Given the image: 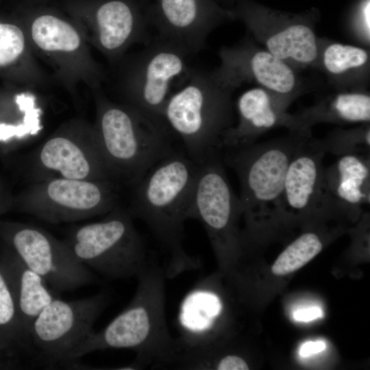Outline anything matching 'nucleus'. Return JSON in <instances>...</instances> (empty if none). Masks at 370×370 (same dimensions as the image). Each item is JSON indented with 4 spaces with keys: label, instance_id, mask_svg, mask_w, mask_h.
<instances>
[{
    "label": "nucleus",
    "instance_id": "1",
    "mask_svg": "<svg viewBox=\"0 0 370 370\" xmlns=\"http://www.w3.org/2000/svg\"><path fill=\"white\" fill-rule=\"evenodd\" d=\"M186 153L172 151L157 162L134 186L130 208L149 227L166 254V278L201 267L184 249V223L199 169Z\"/></svg>",
    "mask_w": 370,
    "mask_h": 370
},
{
    "label": "nucleus",
    "instance_id": "2",
    "mask_svg": "<svg viewBox=\"0 0 370 370\" xmlns=\"http://www.w3.org/2000/svg\"><path fill=\"white\" fill-rule=\"evenodd\" d=\"M164 268L151 260L138 276L130 304L104 329L82 341L62 363L66 365L83 356L106 349H129L143 367H168L175 349V338L169 330L165 313Z\"/></svg>",
    "mask_w": 370,
    "mask_h": 370
},
{
    "label": "nucleus",
    "instance_id": "3",
    "mask_svg": "<svg viewBox=\"0 0 370 370\" xmlns=\"http://www.w3.org/2000/svg\"><path fill=\"white\" fill-rule=\"evenodd\" d=\"M91 92L96 109L92 124L105 162L115 181L134 186L173 151L171 131L131 107L112 101L102 88Z\"/></svg>",
    "mask_w": 370,
    "mask_h": 370
},
{
    "label": "nucleus",
    "instance_id": "4",
    "mask_svg": "<svg viewBox=\"0 0 370 370\" xmlns=\"http://www.w3.org/2000/svg\"><path fill=\"white\" fill-rule=\"evenodd\" d=\"M234 90L215 69H191L185 82L167 101L164 121L196 162L201 164L221 151L222 136L234 124Z\"/></svg>",
    "mask_w": 370,
    "mask_h": 370
},
{
    "label": "nucleus",
    "instance_id": "5",
    "mask_svg": "<svg viewBox=\"0 0 370 370\" xmlns=\"http://www.w3.org/2000/svg\"><path fill=\"white\" fill-rule=\"evenodd\" d=\"M312 130L288 131L264 142L223 148L224 164L236 173L240 200L251 231L270 225L283 217V192L290 161Z\"/></svg>",
    "mask_w": 370,
    "mask_h": 370
},
{
    "label": "nucleus",
    "instance_id": "6",
    "mask_svg": "<svg viewBox=\"0 0 370 370\" xmlns=\"http://www.w3.org/2000/svg\"><path fill=\"white\" fill-rule=\"evenodd\" d=\"M25 26L33 52L51 69L53 78L75 100L79 86L91 92L107 79L103 66L75 21L66 13L44 4L22 3L16 10Z\"/></svg>",
    "mask_w": 370,
    "mask_h": 370
},
{
    "label": "nucleus",
    "instance_id": "7",
    "mask_svg": "<svg viewBox=\"0 0 370 370\" xmlns=\"http://www.w3.org/2000/svg\"><path fill=\"white\" fill-rule=\"evenodd\" d=\"M190 56L182 47L159 37L136 54L124 56L115 64L119 69L116 87L120 102L169 130L164 110L175 85L184 83L192 69Z\"/></svg>",
    "mask_w": 370,
    "mask_h": 370
},
{
    "label": "nucleus",
    "instance_id": "8",
    "mask_svg": "<svg viewBox=\"0 0 370 370\" xmlns=\"http://www.w3.org/2000/svg\"><path fill=\"white\" fill-rule=\"evenodd\" d=\"M132 218L117 206L100 221L73 227L63 241L79 262L108 278L137 277L151 259Z\"/></svg>",
    "mask_w": 370,
    "mask_h": 370
},
{
    "label": "nucleus",
    "instance_id": "9",
    "mask_svg": "<svg viewBox=\"0 0 370 370\" xmlns=\"http://www.w3.org/2000/svg\"><path fill=\"white\" fill-rule=\"evenodd\" d=\"M64 12L88 45L112 64L132 45L147 41L146 3L139 0H64Z\"/></svg>",
    "mask_w": 370,
    "mask_h": 370
},
{
    "label": "nucleus",
    "instance_id": "10",
    "mask_svg": "<svg viewBox=\"0 0 370 370\" xmlns=\"http://www.w3.org/2000/svg\"><path fill=\"white\" fill-rule=\"evenodd\" d=\"M119 185L112 180L32 181L21 196L19 207L51 223L75 222L108 214L119 206Z\"/></svg>",
    "mask_w": 370,
    "mask_h": 370
},
{
    "label": "nucleus",
    "instance_id": "11",
    "mask_svg": "<svg viewBox=\"0 0 370 370\" xmlns=\"http://www.w3.org/2000/svg\"><path fill=\"white\" fill-rule=\"evenodd\" d=\"M29 177L30 182L55 177L114 180L99 148L93 124L81 118L64 123L32 153Z\"/></svg>",
    "mask_w": 370,
    "mask_h": 370
},
{
    "label": "nucleus",
    "instance_id": "12",
    "mask_svg": "<svg viewBox=\"0 0 370 370\" xmlns=\"http://www.w3.org/2000/svg\"><path fill=\"white\" fill-rule=\"evenodd\" d=\"M221 151L199 164L188 219L204 225L215 251L225 257L238 247L236 221L243 211L240 198L227 177Z\"/></svg>",
    "mask_w": 370,
    "mask_h": 370
},
{
    "label": "nucleus",
    "instance_id": "13",
    "mask_svg": "<svg viewBox=\"0 0 370 370\" xmlns=\"http://www.w3.org/2000/svg\"><path fill=\"white\" fill-rule=\"evenodd\" d=\"M0 234L23 262L56 292H66L97 282L90 269L79 262L64 241L27 223H1Z\"/></svg>",
    "mask_w": 370,
    "mask_h": 370
},
{
    "label": "nucleus",
    "instance_id": "14",
    "mask_svg": "<svg viewBox=\"0 0 370 370\" xmlns=\"http://www.w3.org/2000/svg\"><path fill=\"white\" fill-rule=\"evenodd\" d=\"M106 292L86 298L64 301L56 297L32 323L30 339L52 364L62 363L67 356L93 332V325L106 308Z\"/></svg>",
    "mask_w": 370,
    "mask_h": 370
},
{
    "label": "nucleus",
    "instance_id": "15",
    "mask_svg": "<svg viewBox=\"0 0 370 370\" xmlns=\"http://www.w3.org/2000/svg\"><path fill=\"white\" fill-rule=\"evenodd\" d=\"M219 55L221 63L215 71L235 90L244 83H254L292 102L306 91L298 70L251 40L223 47Z\"/></svg>",
    "mask_w": 370,
    "mask_h": 370
},
{
    "label": "nucleus",
    "instance_id": "16",
    "mask_svg": "<svg viewBox=\"0 0 370 370\" xmlns=\"http://www.w3.org/2000/svg\"><path fill=\"white\" fill-rule=\"evenodd\" d=\"M146 7L158 37L177 44L191 55L202 50L220 23L234 17L214 0H149Z\"/></svg>",
    "mask_w": 370,
    "mask_h": 370
},
{
    "label": "nucleus",
    "instance_id": "17",
    "mask_svg": "<svg viewBox=\"0 0 370 370\" xmlns=\"http://www.w3.org/2000/svg\"><path fill=\"white\" fill-rule=\"evenodd\" d=\"M246 25L254 40L297 70L316 69L319 38L314 23L297 18L262 17L247 5L233 12Z\"/></svg>",
    "mask_w": 370,
    "mask_h": 370
},
{
    "label": "nucleus",
    "instance_id": "18",
    "mask_svg": "<svg viewBox=\"0 0 370 370\" xmlns=\"http://www.w3.org/2000/svg\"><path fill=\"white\" fill-rule=\"evenodd\" d=\"M312 133L300 143L287 168L283 192V217L302 219L334 214L323 190L325 153L313 143Z\"/></svg>",
    "mask_w": 370,
    "mask_h": 370
},
{
    "label": "nucleus",
    "instance_id": "19",
    "mask_svg": "<svg viewBox=\"0 0 370 370\" xmlns=\"http://www.w3.org/2000/svg\"><path fill=\"white\" fill-rule=\"evenodd\" d=\"M292 103L259 86L245 91L236 101L238 121L223 133L221 149L256 143L276 127L287 129Z\"/></svg>",
    "mask_w": 370,
    "mask_h": 370
},
{
    "label": "nucleus",
    "instance_id": "20",
    "mask_svg": "<svg viewBox=\"0 0 370 370\" xmlns=\"http://www.w3.org/2000/svg\"><path fill=\"white\" fill-rule=\"evenodd\" d=\"M0 79L36 89L52 85L29 43L23 21L14 11L0 12Z\"/></svg>",
    "mask_w": 370,
    "mask_h": 370
},
{
    "label": "nucleus",
    "instance_id": "21",
    "mask_svg": "<svg viewBox=\"0 0 370 370\" xmlns=\"http://www.w3.org/2000/svg\"><path fill=\"white\" fill-rule=\"evenodd\" d=\"M323 190L327 208L333 214H360L370 203V155L339 156L324 168Z\"/></svg>",
    "mask_w": 370,
    "mask_h": 370
},
{
    "label": "nucleus",
    "instance_id": "22",
    "mask_svg": "<svg viewBox=\"0 0 370 370\" xmlns=\"http://www.w3.org/2000/svg\"><path fill=\"white\" fill-rule=\"evenodd\" d=\"M30 86L3 82L0 103L7 114L0 115V143H32L44 128V110L36 90Z\"/></svg>",
    "mask_w": 370,
    "mask_h": 370
},
{
    "label": "nucleus",
    "instance_id": "23",
    "mask_svg": "<svg viewBox=\"0 0 370 370\" xmlns=\"http://www.w3.org/2000/svg\"><path fill=\"white\" fill-rule=\"evenodd\" d=\"M0 264L11 288L21 324L31 341L33 322L57 297L56 293L8 246L0 254Z\"/></svg>",
    "mask_w": 370,
    "mask_h": 370
},
{
    "label": "nucleus",
    "instance_id": "24",
    "mask_svg": "<svg viewBox=\"0 0 370 370\" xmlns=\"http://www.w3.org/2000/svg\"><path fill=\"white\" fill-rule=\"evenodd\" d=\"M338 125L370 123L367 90L334 91L296 113L290 114L288 131H308L319 123Z\"/></svg>",
    "mask_w": 370,
    "mask_h": 370
},
{
    "label": "nucleus",
    "instance_id": "25",
    "mask_svg": "<svg viewBox=\"0 0 370 370\" xmlns=\"http://www.w3.org/2000/svg\"><path fill=\"white\" fill-rule=\"evenodd\" d=\"M369 66L366 48L319 38L316 69L325 74L334 91L367 90Z\"/></svg>",
    "mask_w": 370,
    "mask_h": 370
},
{
    "label": "nucleus",
    "instance_id": "26",
    "mask_svg": "<svg viewBox=\"0 0 370 370\" xmlns=\"http://www.w3.org/2000/svg\"><path fill=\"white\" fill-rule=\"evenodd\" d=\"M31 344L21 324L11 288L0 264V348L12 356L16 349H27Z\"/></svg>",
    "mask_w": 370,
    "mask_h": 370
},
{
    "label": "nucleus",
    "instance_id": "27",
    "mask_svg": "<svg viewBox=\"0 0 370 370\" xmlns=\"http://www.w3.org/2000/svg\"><path fill=\"white\" fill-rule=\"evenodd\" d=\"M323 153L335 156L370 155V123L353 128H335L322 138H312Z\"/></svg>",
    "mask_w": 370,
    "mask_h": 370
},
{
    "label": "nucleus",
    "instance_id": "28",
    "mask_svg": "<svg viewBox=\"0 0 370 370\" xmlns=\"http://www.w3.org/2000/svg\"><path fill=\"white\" fill-rule=\"evenodd\" d=\"M323 247L321 235L314 231H307L291 244L278 256L271 267L275 275L283 276L291 273L312 260Z\"/></svg>",
    "mask_w": 370,
    "mask_h": 370
},
{
    "label": "nucleus",
    "instance_id": "29",
    "mask_svg": "<svg viewBox=\"0 0 370 370\" xmlns=\"http://www.w3.org/2000/svg\"><path fill=\"white\" fill-rule=\"evenodd\" d=\"M217 370H248L247 362L242 356L230 354L224 357L218 364Z\"/></svg>",
    "mask_w": 370,
    "mask_h": 370
},
{
    "label": "nucleus",
    "instance_id": "30",
    "mask_svg": "<svg viewBox=\"0 0 370 370\" xmlns=\"http://www.w3.org/2000/svg\"><path fill=\"white\" fill-rule=\"evenodd\" d=\"M322 311L318 307L301 309L294 313V318L299 321H310L322 317Z\"/></svg>",
    "mask_w": 370,
    "mask_h": 370
},
{
    "label": "nucleus",
    "instance_id": "31",
    "mask_svg": "<svg viewBox=\"0 0 370 370\" xmlns=\"http://www.w3.org/2000/svg\"><path fill=\"white\" fill-rule=\"evenodd\" d=\"M325 344L323 341H309L304 343L300 349V355L303 357L319 353L324 350Z\"/></svg>",
    "mask_w": 370,
    "mask_h": 370
},
{
    "label": "nucleus",
    "instance_id": "32",
    "mask_svg": "<svg viewBox=\"0 0 370 370\" xmlns=\"http://www.w3.org/2000/svg\"><path fill=\"white\" fill-rule=\"evenodd\" d=\"M10 356H12L0 348V369H8L12 367V365H10L11 361L8 359Z\"/></svg>",
    "mask_w": 370,
    "mask_h": 370
},
{
    "label": "nucleus",
    "instance_id": "33",
    "mask_svg": "<svg viewBox=\"0 0 370 370\" xmlns=\"http://www.w3.org/2000/svg\"><path fill=\"white\" fill-rule=\"evenodd\" d=\"M23 3L25 4H44L50 0H23Z\"/></svg>",
    "mask_w": 370,
    "mask_h": 370
},
{
    "label": "nucleus",
    "instance_id": "34",
    "mask_svg": "<svg viewBox=\"0 0 370 370\" xmlns=\"http://www.w3.org/2000/svg\"><path fill=\"white\" fill-rule=\"evenodd\" d=\"M217 2V0H214Z\"/></svg>",
    "mask_w": 370,
    "mask_h": 370
}]
</instances>
